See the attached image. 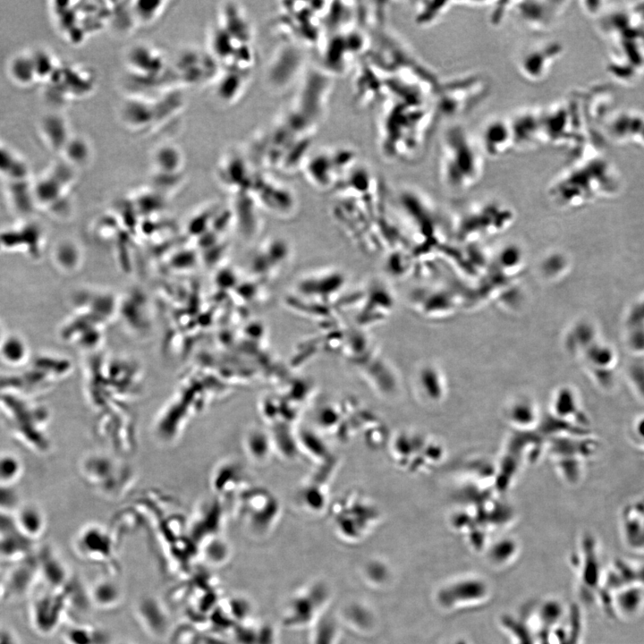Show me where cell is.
<instances>
[{"mask_svg": "<svg viewBox=\"0 0 644 644\" xmlns=\"http://www.w3.org/2000/svg\"><path fill=\"white\" fill-rule=\"evenodd\" d=\"M617 180L613 169L598 155L597 145L589 142L576 152L547 187V196L555 206L573 208L614 193Z\"/></svg>", "mask_w": 644, "mask_h": 644, "instance_id": "6da1fadb", "label": "cell"}, {"mask_svg": "<svg viewBox=\"0 0 644 644\" xmlns=\"http://www.w3.org/2000/svg\"><path fill=\"white\" fill-rule=\"evenodd\" d=\"M486 159L476 135L462 123L451 122L440 131L436 165L446 191L462 193L473 189L484 174Z\"/></svg>", "mask_w": 644, "mask_h": 644, "instance_id": "7a4b0ae2", "label": "cell"}, {"mask_svg": "<svg viewBox=\"0 0 644 644\" xmlns=\"http://www.w3.org/2000/svg\"><path fill=\"white\" fill-rule=\"evenodd\" d=\"M487 78L476 72L440 80L434 95L439 120L454 119L476 107L488 94Z\"/></svg>", "mask_w": 644, "mask_h": 644, "instance_id": "3957f363", "label": "cell"}, {"mask_svg": "<svg viewBox=\"0 0 644 644\" xmlns=\"http://www.w3.org/2000/svg\"><path fill=\"white\" fill-rule=\"evenodd\" d=\"M564 53V44L554 38L535 36L516 49L513 65L517 74L530 84H540L548 79Z\"/></svg>", "mask_w": 644, "mask_h": 644, "instance_id": "277c9868", "label": "cell"}, {"mask_svg": "<svg viewBox=\"0 0 644 644\" xmlns=\"http://www.w3.org/2000/svg\"><path fill=\"white\" fill-rule=\"evenodd\" d=\"M569 1H508L507 19L533 36H544L555 28L566 13Z\"/></svg>", "mask_w": 644, "mask_h": 644, "instance_id": "5b68a950", "label": "cell"}, {"mask_svg": "<svg viewBox=\"0 0 644 644\" xmlns=\"http://www.w3.org/2000/svg\"><path fill=\"white\" fill-rule=\"evenodd\" d=\"M514 138L515 151L545 147L541 105H528L507 113Z\"/></svg>", "mask_w": 644, "mask_h": 644, "instance_id": "8992f818", "label": "cell"}, {"mask_svg": "<svg viewBox=\"0 0 644 644\" xmlns=\"http://www.w3.org/2000/svg\"><path fill=\"white\" fill-rule=\"evenodd\" d=\"M581 351L587 369L596 384L606 391L613 389L618 365L616 351L608 343L598 341L597 337Z\"/></svg>", "mask_w": 644, "mask_h": 644, "instance_id": "52a82bcc", "label": "cell"}, {"mask_svg": "<svg viewBox=\"0 0 644 644\" xmlns=\"http://www.w3.org/2000/svg\"><path fill=\"white\" fill-rule=\"evenodd\" d=\"M476 137L486 158L503 157L515 152L513 133L507 114L487 118Z\"/></svg>", "mask_w": 644, "mask_h": 644, "instance_id": "ba28073f", "label": "cell"}, {"mask_svg": "<svg viewBox=\"0 0 644 644\" xmlns=\"http://www.w3.org/2000/svg\"><path fill=\"white\" fill-rule=\"evenodd\" d=\"M454 5V2L444 0H423L414 5L413 20L422 27L431 26L441 20Z\"/></svg>", "mask_w": 644, "mask_h": 644, "instance_id": "9c48e42d", "label": "cell"}, {"mask_svg": "<svg viewBox=\"0 0 644 644\" xmlns=\"http://www.w3.org/2000/svg\"><path fill=\"white\" fill-rule=\"evenodd\" d=\"M28 346L19 335H5L0 344V357L8 364H20L28 356Z\"/></svg>", "mask_w": 644, "mask_h": 644, "instance_id": "30bf717a", "label": "cell"}, {"mask_svg": "<svg viewBox=\"0 0 644 644\" xmlns=\"http://www.w3.org/2000/svg\"><path fill=\"white\" fill-rule=\"evenodd\" d=\"M93 602L101 607L115 606L121 598V591L117 585L110 580L99 581L92 591Z\"/></svg>", "mask_w": 644, "mask_h": 644, "instance_id": "8fae6325", "label": "cell"}, {"mask_svg": "<svg viewBox=\"0 0 644 644\" xmlns=\"http://www.w3.org/2000/svg\"><path fill=\"white\" fill-rule=\"evenodd\" d=\"M71 644H109L108 635L97 628L77 627L68 633Z\"/></svg>", "mask_w": 644, "mask_h": 644, "instance_id": "7c38bea8", "label": "cell"}, {"mask_svg": "<svg viewBox=\"0 0 644 644\" xmlns=\"http://www.w3.org/2000/svg\"><path fill=\"white\" fill-rule=\"evenodd\" d=\"M141 616H150L151 620L146 624L155 633L163 632L166 627V618L159 605L152 599H146L140 606Z\"/></svg>", "mask_w": 644, "mask_h": 644, "instance_id": "4fadbf2b", "label": "cell"}, {"mask_svg": "<svg viewBox=\"0 0 644 644\" xmlns=\"http://www.w3.org/2000/svg\"><path fill=\"white\" fill-rule=\"evenodd\" d=\"M626 378L633 393L644 402V362L631 363L626 370Z\"/></svg>", "mask_w": 644, "mask_h": 644, "instance_id": "5bb4252c", "label": "cell"}, {"mask_svg": "<svg viewBox=\"0 0 644 644\" xmlns=\"http://www.w3.org/2000/svg\"><path fill=\"white\" fill-rule=\"evenodd\" d=\"M628 329H644V296L633 303L627 313Z\"/></svg>", "mask_w": 644, "mask_h": 644, "instance_id": "9a60e30c", "label": "cell"}, {"mask_svg": "<svg viewBox=\"0 0 644 644\" xmlns=\"http://www.w3.org/2000/svg\"><path fill=\"white\" fill-rule=\"evenodd\" d=\"M630 437L644 456V414L638 416L631 424Z\"/></svg>", "mask_w": 644, "mask_h": 644, "instance_id": "2e32d148", "label": "cell"}, {"mask_svg": "<svg viewBox=\"0 0 644 644\" xmlns=\"http://www.w3.org/2000/svg\"><path fill=\"white\" fill-rule=\"evenodd\" d=\"M19 463L10 456L0 457V481H9L15 479L19 471Z\"/></svg>", "mask_w": 644, "mask_h": 644, "instance_id": "e0dca14e", "label": "cell"}, {"mask_svg": "<svg viewBox=\"0 0 644 644\" xmlns=\"http://www.w3.org/2000/svg\"><path fill=\"white\" fill-rule=\"evenodd\" d=\"M4 336H5V335L4 333L2 326L0 324V344H1L2 341L4 340Z\"/></svg>", "mask_w": 644, "mask_h": 644, "instance_id": "ac0fdd59", "label": "cell"}]
</instances>
